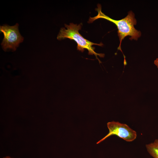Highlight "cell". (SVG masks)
Here are the masks:
<instances>
[{
    "mask_svg": "<svg viewBox=\"0 0 158 158\" xmlns=\"http://www.w3.org/2000/svg\"><path fill=\"white\" fill-rule=\"evenodd\" d=\"M96 10L98 12L97 15L93 17H90L88 23H91L97 19L103 18L115 24L118 29V35L120 41V44L118 47L119 49L121 48V44L122 40L126 37L129 36H130L129 38L130 40H137L141 36L140 32L134 28V25L136 24L137 22L134 17V14L132 11L129 12L127 16L125 18L120 20H116L111 18L102 13L100 4H98Z\"/></svg>",
    "mask_w": 158,
    "mask_h": 158,
    "instance_id": "cell-1",
    "label": "cell"
},
{
    "mask_svg": "<svg viewBox=\"0 0 158 158\" xmlns=\"http://www.w3.org/2000/svg\"><path fill=\"white\" fill-rule=\"evenodd\" d=\"M2 158H15L9 156H6V157H4Z\"/></svg>",
    "mask_w": 158,
    "mask_h": 158,
    "instance_id": "cell-7",
    "label": "cell"
},
{
    "mask_svg": "<svg viewBox=\"0 0 158 158\" xmlns=\"http://www.w3.org/2000/svg\"><path fill=\"white\" fill-rule=\"evenodd\" d=\"M154 63L158 68V58H157L154 61Z\"/></svg>",
    "mask_w": 158,
    "mask_h": 158,
    "instance_id": "cell-6",
    "label": "cell"
},
{
    "mask_svg": "<svg viewBox=\"0 0 158 158\" xmlns=\"http://www.w3.org/2000/svg\"><path fill=\"white\" fill-rule=\"evenodd\" d=\"M18 26L16 23L13 26L7 25L0 26V31L4 35L1 44L4 51L8 49L15 51L20 43L23 42V38L19 32Z\"/></svg>",
    "mask_w": 158,
    "mask_h": 158,
    "instance_id": "cell-3",
    "label": "cell"
},
{
    "mask_svg": "<svg viewBox=\"0 0 158 158\" xmlns=\"http://www.w3.org/2000/svg\"><path fill=\"white\" fill-rule=\"evenodd\" d=\"M82 23L78 25L74 24L73 23H70L69 25L65 24L64 25L66 28H61L57 36V39L61 40L66 38H68L71 40H74L77 44V49L83 52L84 49H87L89 55L94 54L99 61H100L97 58V56L100 57H104V54H98L94 51L95 48L92 47L94 45L99 46H102L103 44L102 43L97 44L92 42L84 38L79 33V31L81 29Z\"/></svg>",
    "mask_w": 158,
    "mask_h": 158,
    "instance_id": "cell-2",
    "label": "cell"
},
{
    "mask_svg": "<svg viewBox=\"0 0 158 158\" xmlns=\"http://www.w3.org/2000/svg\"><path fill=\"white\" fill-rule=\"evenodd\" d=\"M146 150L149 154L153 158H158V139L145 145Z\"/></svg>",
    "mask_w": 158,
    "mask_h": 158,
    "instance_id": "cell-5",
    "label": "cell"
},
{
    "mask_svg": "<svg viewBox=\"0 0 158 158\" xmlns=\"http://www.w3.org/2000/svg\"><path fill=\"white\" fill-rule=\"evenodd\" d=\"M107 125L109 130V133L99 141L97 144L100 143L111 135H116L128 142L134 141L137 137L136 131L125 123L113 121L108 122Z\"/></svg>",
    "mask_w": 158,
    "mask_h": 158,
    "instance_id": "cell-4",
    "label": "cell"
}]
</instances>
